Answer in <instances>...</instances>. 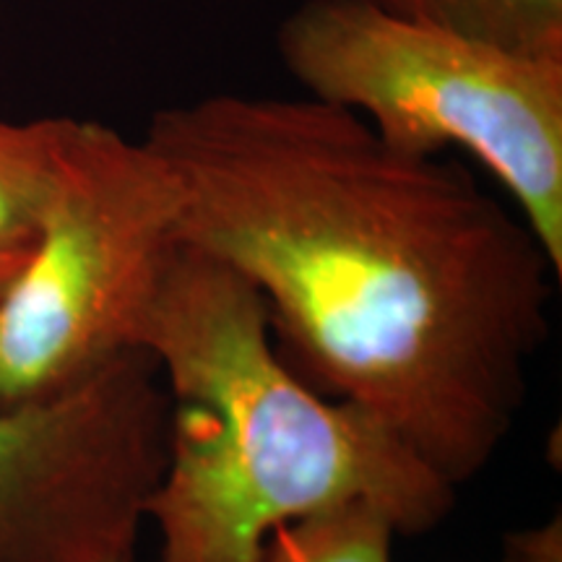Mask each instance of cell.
Returning <instances> with one entry per match:
<instances>
[{
    "label": "cell",
    "instance_id": "cell-1",
    "mask_svg": "<svg viewBox=\"0 0 562 562\" xmlns=\"http://www.w3.org/2000/svg\"><path fill=\"white\" fill-rule=\"evenodd\" d=\"M140 138L180 188L178 243L248 281L328 396L456 490L497 459L562 277L516 209L459 161L393 149L305 94L195 97Z\"/></svg>",
    "mask_w": 562,
    "mask_h": 562
},
{
    "label": "cell",
    "instance_id": "cell-2",
    "mask_svg": "<svg viewBox=\"0 0 562 562\" xmlns=\"http://www.w3.org/2000/svg\"><path fill=\"white\" fill-rule=\"evenodd\" d=\"M136 349L170 398L165 472L146 505L159 562H256L281 526L349 503L406 537L453 510L459 490L383 422L307 383L263 300L206 252L178 245Z\"/></svg>",
    "mask_w": 562,
    "mask_h": 562
},
{
    "label": "cell",
    "instance_id": "cell-3",
    "mask_svg": "<svg viewBox=\"0 0 562 562\" xmlns=\"http://www.w3.org/2000/svg\"><path fill=\"white\" fill-rule=\"evenodd\" d=\"M273 45L305 97L355 112L393 149L474 157L562 273V58L368 0H300Z\"/></svg>",
    "mask_w": 562,
    "mask_h": 562
},
{
    "label": "cell",
    "instance_id": "cell-4",
    "mask_svg": "<svg viewBox=\"0 0 562 562\" xmlns=\"http://www.w3.org/2000/svg\"><path fill=\"white\" fill-rule=\"evenodd\" d=\"M178 222V182L144 138L68 117L30 256L0 292V409L60 396L138 351Z\"/></svg>",
    "mask_w": 562,
    "mask_h": 562
},
{
    "label": "cell",
    "instance_id": "cell-5",
    "mask_svg": "<svg viewBox=\"0 0 562 562\" xmlns=\"http://www.w3.org/2000/svg\"><path fill=\"white\" fill-rule=\"evenodd\" d=\"M167 430L170 398L146 351L47 402L0 409V562L136 552Z\"/></svg>",
    "mask_w": 562,
    "mask_h": 562
},
{
    "label": "cell",
    "instance_id": "cell-6",
    "mask_svg": "<svg viewBox=\"0 0 562 562\" xmlns=\"http://www.w3.org/2000/svg\"><path fill=\"white\" fill-rule=\"evenodd\" d=\"M396 16L446 26L510 50L562 58V0H368Z\"/></svg>",
    "mask_w": 562,
    "mask_h": 562
},
{
    "label": "cell",
    "instance_id": "cell-7",
    "mask_svg": "<svg viewBox=\"0 0 562 562\" xmlns=\"http://www.w3.org/2000/svg\"><path fill=\"white\" fill-rule=\"evenodd\" d=\"M68 117L0 121V245L32 248Z\"/></svg>",
    "mask_w": 562,
    "mask_h": 562
},
{
    "label": "cell",
    "instance_id": "cell-8",
    "mask_svg": "<svg viewBox=\"0 0 562 562\" xmlns=\"http://www.w3.org/2000/svg\"><path fill=\"white\" fill-rule=\"evenodd\" d=\"M396 526L368 503H349L281 526L256 562H393Z\"/></svg>",
    "mask_w": 562,
    "mask_h": 562
},
{
    "label": "cell",
    "instance_id": "cell-9",
    "mask_svg": "<svg viewBox=\"0 0 562 562\" xmlns=\"http://www.w3.org/2000/svg\"><path fill=\"white\" fill-rule=\"evenodd\" d=\"M495 562H562L560 513H554L542 524L505 533L501 558Z\"/></svg>",
    "mask_w": 562,
    "mask_h": 562
},
{
    "label": "cell",
    "instance_id": "cell-10",
    "mask_svg": "<svg viewBox=\"0 0 562 562\" xmlns=\"http://www.w3.org/2000/svg\"><path fill=\"white\" fill-rule=\"evenodd\" d=\"M30 248H9V245H0V292L5 290V284L16 277L21 266H24Z\"/></svg>",
    "mask_w": 562,
    "mask_h": 562
},
{
    "label": "cell",
    "instance_id": "cell-11",
    "mask_svg": "<svg viewBox=\"0 0 562 562\" xmlns=\"http://www.w3.org/2000/svg\"><path fill=\"white\" fill-rule=\"evenodd\" d=\"M110 562H136V552L121 554V558H115V560H110Z\"/></svg>",
    "mask_w": 562,
    "mask_h": 562
},
{
    "label": "cell",
    "instance_id": "cell-12",
    "mask_svg": "<svg viewBox=\"0 0 562 562\" xmlns=\"http://www.w3.org/2000/svg\"><path fill=\"white\" fill-rule=\"evenodd\" d=\"M0 11H3V0H0Z\"/></svg>",
    "mask_w": 562,
    "mask_h": 562
}]
</instances>
